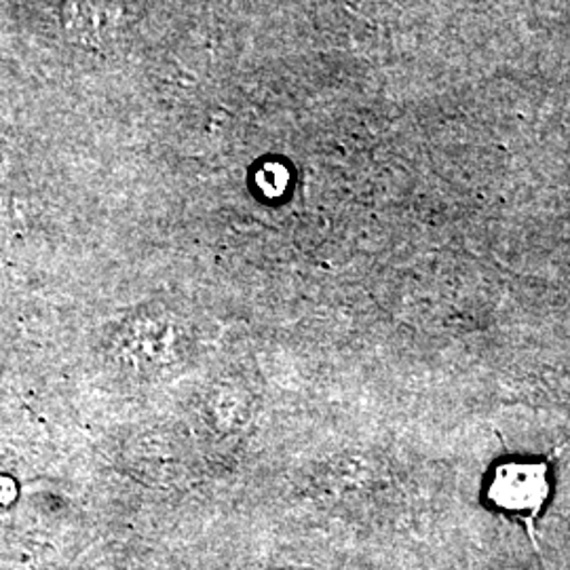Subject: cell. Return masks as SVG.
Returning <instances> with one entry per match:
<instances>
[{
    "label": "cell",
    "mask_w": 570,
    "mask_h": 570,
    "mask_svg": "<svg viewBox=\"0 0 570 570\" xmlns=\"http://www.w3.org/2000/svg\"><path fill=\"white\" fill-rule=\"evenodd\" d=\"M550 494L548 468L532 461H510L499 465L490 482L489 499L501 510L532 520Z\"/></svg>",
    "instance_id": "obj_1"
}]
</instances>
